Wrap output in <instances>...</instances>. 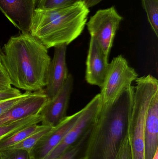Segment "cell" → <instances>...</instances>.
Segmentation results:
<instances>
[{
	"label": "cell",
	"instance_id": "1",
	"mask_svg": "<svg viewBox=\"0 0 158 159\" xmlns=\"http://www.w3.org/2000/svg\"><path fill=\"white\" fill-rule=\"evenodd\" d=\"M51 61L48 49L30 33L12 36L0 50L11 85L26 92L44 89Z\"/></svg>",
	"mask_w": 158,
	"mask_h": 159
},
{
	"label": "cell",
	"instance_id": "2",
	"mask_svg": "<svg viewBox=\"0 0 158 159\" xmlns=\"http://www.w3.org/2000/svg\"><path fill=\"white\" fill-rule=\"evenodd\" d=\"M135 87L123 91L110 104L102 105L90 133L86 159H115L128 135Z\"/></svg>",
	"mask_w": 158,
	"mask_h": 159
},
{
	"label": "cell",
	"instance_id": "3",
	"mask_svg": "<svg viewBox=\"0 0 158 159\" xmlns=\"http://www.w3.org/2000/svg\"><path fill=\"white\" fill-rule=\"evenodd\" d=\"M89 12L83 2L59 9H36L30 34L48 49L68 45L81 34Z\"/></svg>",
	"mask_w": 158,
	"mask_h": 159
},
{
	"label": "cell",
	"instance_id": "4",
	"mask_svg": "<svg viewBox=\"0 0 158 159\" xmlns=\"http://www.w3.org/2000/svg\"><path fill=\"white\" fill-rule=\"evenodd\" d=\"M128 138L132 159H145V127L149 104L158 91V80L151 75L137 78Z\"/></svg>",
	"mask_w": 158,
	"mask_h": 159
},
{
	"label": "cell",
	"instance_id": "5",
	"mask_svg": "<svg viewBox=\"0 0 158 159\" xmlns=\"http://www.w3.org/2000/svg\"><path fill=\"white\" fill-rule=\"evenodd\" d=\"M138 78V75L135 69L130 66L122 55L114 58L109 63L106 76L101 88L102 105L112 103Z\"/></svg>",
	"mask_w": 158,
	"mask_h": 159
},
{
	"label": "cell",
	"instance_id": "6",
	"mask_svg": "<svg viewBox=\"0 0 158 159\" xmlns=\"http://www.w3.org/2000/svg\"><path fill=\"white\" fill-rule=\"evenodd\" d=\"M122 20L123 17L119 15L115 7H111L96 11L86 24L91 38L96 42L107 57Z\"/></svg>",
	"mask_w": 158,
	"mask_h": 159
},
{
	"label": "cell",
	"instance_id": "7",
	"mask_svg": "<svg viewBox=\"0 0 158 159\" xmlns=\"http://www.w3.org/2000/svg\"><path fill=\"white\" fill-rule=\"evenodd\" d=\"M101 104L99 93L83 108L82 113L75 125L61 142L44 159H56L83 134L92 129L99 114Z\"/></svg>",
	"mask_w": 158,
	"mask_h": 159
},
{
	"label": "cell",
	"instance_id": "8",
	"mask_svg": "<svg viewBox=\"0 0 158 159\" xmlns=\"http://www.w3.org/2000/svg\"><path fill=\"white\" fill-rule=\"evenodd\" d=\"M73 78L69 74L67 79L57 95L48 100L40 112L42 125L54 127L66 116L67 110L73 89Z\"/></svg>",
	"mask_w": 158,
	"mask_h": 159
},
{
	"label": "cell",
	"instance_id": "9",
	"mask_svg": "<svg viewBox=\"0 0 158 159\" xmlns=\"http://www.w3.org/2000/svg\"><path fill=\"white\" fill-rule=\"evenodd\" d=\"M36 0H0V11L22 33H30Z\"/></svg>",
	"mask_w": 158,
	"mask_h": 159
},
{
	"label": "cell",
	"instance_id": "10",
	"mask_svg": "<svg viewBox=\"0 0 158 159\" xmlns=\"http://www.w3.org/2000/svg\"><path fill=\"white\" fill-rule=\"evenodd\" d=\"M83 112V108L71 116H66L53 127L33 148L30 153L31 159H44L64 139L75 125Z\"/></svg>",
	"mask_w": 158,
	"mask_h": 159
},
{
	"label": "cell",
	"instance_id": "11",
	"mask_svg": "<svg viewBox=\"0 0 158 159\" xmlns=\"http://www.w3.org/2000/svg\"><path fill=\"white\" fill-rule=\"evenodd\" d=\"M48 100L44 89L31 92L28 97L0 116V126L39 114Z\"/></svg>",
	"mask_w": 158,
	"mask_h": 159
},
{
	"label": "cell",
	"instance_id": "12",
	"mask_svg": "<svg viewBox=\"0 0 158 159\" xmlns=\"http://www.w3.org/2000/svg\"><path fill=\"white\" fill-rule=\"evenodd\" d=\"M67 46L62 45L54 48L53 57L51 60L48 70L45 93L48 100L57 95L68 77L66 53Z\"/></svg>",
	"mask_w": 158,
	"mask_h": 159
},
{
	"label": "cell",
	"instance_id": "13",
	"mask_svg": "<svg viewBox=\"0 0 158 159\" xmlns=\"http://www.w3.org/2000/svg\"><path fill=\"white\" fill-rule=\"evenodd\" d=\"M108 58L99 45L91 38L85 72V80L89 84L102 88L108 70Z\"/></svg>",
	"mask_w": 158,
	"mask_h": 159
},
{
	"label": "cell",
	"instance_id": "14",
	"mask_svg": "<svg viewBox=\"0 0 158 159\" xmlns=\"http://www.w3.org/2000/svg\"><path fill=\"white\" fill-rule=\"evenodd\" d=\"M158 150V91L149 104L145 127V159H153Z\"/></svg>",
	"mask_w": 158,
	"mask_h": 159
},
{
	"label": "cell",
	"instance_id": "15",
	"mask_svg": "<svg viewBox=\"0 0 158 159\" xmlns=\"http://www.w3.org/2000/svg\"><path fill=\"white\" fill-rule=\"evenodd\" d=\"M45 125L34 124L23 128L0 141V151L22 142L32 134L41 129Z\"/></svg>",
	"mask_w": 158,
	"mask_h": 159
},
{
	"label": "cell",
	"instance_id": "16",
	"mask_svg": "<svg viewBox=\"0 0 158 159\" xmlns=\"http://www.w3.org/2000/svg\"><path fill=\"white\" fill-rule=\"evenodd\" d=\"M92 129V128L83 134L74 144L55 159H86L85 152L87 142Z\"/></svg>",
	"mask_w": 158,
	"mask_h": 159
},
{
	"label": "cell",
	"instance_id": "17",
	"mask_svg": "<svg viewBox=\"0 0 158 159\" xmlns=\"http://www.w3.org/2000/svg\"><path fill=\"white\" fill-rule=\"evenodd\" d=\"M41 121V117L39 113L10 124L0 126V141L23 128L38 124Z\"/></svg>",
	"mask_w": 158,
	"mask_h": 159
},
{
	"label": "cell",
	"instance_id": "18",
	"mask_svg": "<svg viewBox=\"0 0 158 159\" xmlns=\"http://www.w3.org/2000/svg\"><path fill=\"white\" fill-rule=\"evenodd\" d=\"M53 128V127L50 126H44L41 129L32 134L22 142L9 148L7 149H22L26 150L30 153L38 142L48 132L50 131Z\"/></svg>",
	"mask_w": 158,
	"mask_h": 159
},
{
	"label": "cell",
	"instance_id": "19",
	"mask_svg": "<svg viewBox=\"0 0 158 159\" xmlns=\"http://www.w3.org/2000/svg\"><path fill=\"white\" fill-rule=\"evenodd\" d=\"M142 4L148 21L158 37V0H142Z\"/></svg>",
	"mask_w": 158,
	"mask_h": 159
},
{
	"label": "cell",
	"instance_id": "20",
	"mask_svg": "<svg viewBox=\"0 0 158 159\" xmlns=\"http://www.w3.org/2000/svg\"><path fill=\"white\" fill-rule=\"evenodd\" d=\"M83 0H36V9L53 10L65 8L83 2Z\"/></svg>",
	"mask_w": 158,
	"mask_h": 159
},
{
	"label": "cell",
	"instance_id": "21",
	"mask_svg": "<svg viewBox=\"0 0 158 159\" xmlns=\"http://www.w3.org/2000/svg\"><path fill=\"white\" fill-rule=\"evenodd\" d=\"M30 93L31 92H25L18 97L0 100V116L28 97Z\"/></svg>",
	"mask_w": 158,
	"mask_h": 159
},
{
	"label": "cell",
	"instance_id": "22",
	"mask_svg": "<svg viewBox=\"0 0 158 159\" xmlns=\"http://www.w3.org/2000/svg\"><path fill=\"white\" fill-rule=\"evenodd\" d=\"M1 159H31L30 153L26 150L7 149L0 151Z\"/></svg>",
	"mask_w": 158,
	"mask_h": 159
},
{
	"label": "cell",
	"instance_id": "23",
	"mask_svg": "<svg viewBox=\"0 0 158 159\" xmlns=\"http://www.w3.org/2000/svg\"><path fill=\"white\" fill-rule=\"evenodd\" d=\"M115 159H132L130 147L128 136H126L123 141Z\"/></svg>",
	"mask_w": 158,
	"mask_h": 159
},
{
	"label": "cell",
	"instance_id": "24",
	"mask_svg": "<svg viewBox=\"0 0 158 159\" xmlns=\"http://www.w3.org/2000/svg\"><path fill=\"white\" fill-rule=\"evenodd\" d=\"M13 88L9 77L0 62V92Z\"/></svg>",
	"mask_w": 158,
	"mask_h": 159
},
{
	"label": "cell",
	"instance_id": "25",
	"mask_svg": "<svg viewBox=\"0 0 158 159\" xmlns=\"http://www.w3.org/2000/svg\"><path fill=\"white\" fill-rule=\"evenodd\" d=\"M22 94L18 89L12 88L7 90L0 92V100L18 97Z\"/></svg>",
	"mask_w": 158,
	"mask_h": 159
},
{
	"label": "cell",
	"instance_id": "26",
	"mask_svg": "<svg viewBox=\"0 0 158 159\" xmlns=\"http://www.w3.org/2000/svg\"><path fill=\"white\" fill-rule=\"evenodd\" d=\"M103 0H83V2L88 8L96 5Z\"/></svg>",
	"mask_w": 158,
	"mask_h": 159
},
{
	"label": "cell",
	"instance_id": "27",
	"mask_svg": "<svg viewBox=\"0 0 158 159\" xmlns=\"http://www.w3.org/2000/svg\"><path fill=\"white\" fill-rule=\"evenodd\" d=\"M153 159H158V150H157Z\"/></svg>",
	"mask_w": 158,
	"mask_h": 159
},
{
	"label": "cell",
	"instance_id": "28",
	"mask_svg": "<svg viewBox=\"0 0 158 159\" xmlns=\"http://www.w3.org/2000/svg\"><path fill=\"white\" fill-rule=\"evenodd\" d=\"M0 159H1V157H0Z\"/></svg>",
	"mask_w": 158,
	"mask_h": 159
},
{
	"label": "cell",
	"instance_id": "29",
	"mask_svg": "<svg viewBox=\"0 0 158 159\" xmlns=\"http://www.w3.org/2000/svg\"><path fill=\"white\" fill-rule=\"evenodd\" d=\"M0 50H1V49H0Z\"/></svg>",
	"mask_w": 158,
	"mask_h": 159
}]
</instances>
